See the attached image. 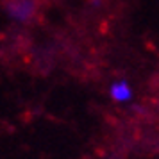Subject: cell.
<instances>
[{"mask_svg": "<svg viewBox=\"0 0 159 159\" xmlns=\"http://www.w3.org/2000/svg\"><path fill=\"white\" fill-rule=\"evenodd\" d=\"M109 98L115 102V104H129L132 100V88L127 80L118 79L115 82L109 84Z\"/></svg>", "mask_w": 159, "mask_h": 159, "instance_id": "2", "label": "cell"}, {"mask_svg": "<svg viewBox=\"0 0 159 159\" xmlns=\"http://www.w3.org/2000/svg\"><path fill=\"white\" fill-rule=\"evenodd\" d=\"M4 11L15 22H29L36 13V2L34 0H9Z\"/></svg>", "mask_w": 159, "mask_h": 159, "instance_id": "1", "label": "cell"}]
</instances>
